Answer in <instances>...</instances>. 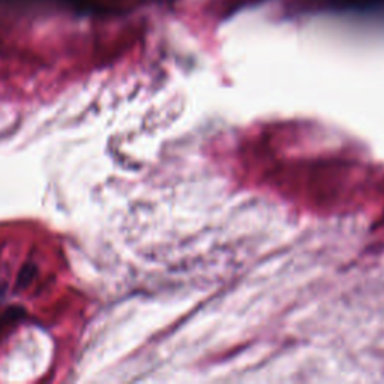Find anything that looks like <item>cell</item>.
<instances>
[{
  "mask_svg": "<svg viewBox=\"0 0 384 384\" xmlns=\"http://www.w3.org/2000/svg\"><path fill=\"white\" fill-rule=\"evenodd\" d=\"M35 273H36V269L33 264H26L24 268L22 269V272L18 273V278H17V287L20 290L26 289L29 284H31L35 278Z\"/></svg>",
  "mask_w": 384,
  "mask_h": 384,
  "instance_id": "6da1fadb",
  "label": "cell"
}]
</instances>
